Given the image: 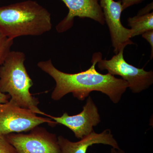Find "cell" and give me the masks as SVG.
Instances as JSON below:
<instances>
[{
    "label": "cell",
    "instance_id": "14",
    "mask_svg": "<svg viewBox=\"0 0 153 153\" xmlns=\"http://www.w3.org/2000/svg\"><path fill=\"white\" fill-rule=\"evenodd\" d=\"M143 38H145L149 43L151 46V59L153 57V30H149L142 35Z\"/></svg>",
    "mask_w": 153,
    "mask_h": 153
},
{
    "label": "cell",
    "instance_id": "10",
    "mask_svg": "<svg viewBox=\"0 0 153 153\" xmlns=\"http://www.w3.org/2000/svg\"><path fill=\"white\" fill-rule=\"evenodd\" d=\"M57 140L60 153H86L91 146L99 144L108 145L117 149H121L109 129L100 133L93 131L76 142L70 141L62 136L57 137Z\"/></svg>",
    "mask_w": 153,
    "mask_h": 153
},
{
    "label": "cell",
    "instance_id": "4",
    "mask_svg": "<svg viewBox=\"0 0 153 153\" xmlns=\"http://www.w3.org/2000/svg\"><path fill=\"white\" fill-rule=\"evenodd\" d=\"M122 49L110 60L100 59L97 62L98 68L101 71L106 70L111 75H119L128 82V88L134 93H139L146 90L153 83V71H146L129 64L123 56Z\"/></svg>",
    "mask_w": 153,
    "mask_h": 153
},
{
    "label": "cell",
    "instance_id": "8",
    "mask_svg": "<svg viewBox=\"0 0 153 153\" xmlns=\"http://www.w3.org/2000/svg\"><path fill=\"white\" fill-rule=\"evenodd\" d=\"M57 124L67 127L73 132L75 137L81 139L94 131V127L100 123L98 109L91 97L88 96L86 103L81 112L75 115L69 116L66 112L61 117H55L47 114Z\"/></svg>",
    "mask_w": 153,
    "mask_h": 153
},
{
    "label": "cell",
    "instance_id": "9",
    "mask_svg": "<svg viewBox=\"0 0 153 153\" xmlns=\"http://www.w3.org/2000/svg\"><path fill=\"white\" fill-rule=\"evenodd\" d=\"M68 9V15L56 26V30L61 33L73 26L74 18H89L101 25L105 23L100 0H61Z\"/></svg>",
    "mask_w": 153,
    "mask_h": 153
},
{
    "label": "cell",
    "instance_id": "1",
    "mask_svg": "<svg viewBox=\"0 0 153 153\" xmlns=\"http://www.w3.org/2000/svg\"><path fill=\"white\" fill-rule=\"evenodd\" d=\"M101 58V53L95 52L92 56L90 68L75 74L60 71L50 59L38 62V66L55 80L56 85L51 95L53 100H60L70 93L79 100H84L91 92L97 91L106 94L114 103H118L128 88V82L109 73L102 74L97 71L96 65Z\"/></svg>",
    "mask_w": 153,
    "mask_h": 153
},
{
    "label": "cell",
    "instance_id": "7",
    "mask_svg": "<svg viewBox=\"0 0 153 153\" xmlns=\"http://www.w3.org/2000/svg\"><path fill=\"white\" fill-rule=\"evenodd\" d=\"M105 19L109 29L114 52L117 54L128 45L134 44L131 40L132 31L125 27L121 22L123 12L121 2L114 0H100Z\"/></svg>",
    "mask_w": 153,
    "mask_h": 153
},
{
    "label": "cell",
    "instance_id": "17",
    "mask_svg": "<svg viewBox=\"0 0 153 153\" xmlns=\"http://www.w3.org/2000/svg\"><path fill=\"white\" fill-rule=\"evenodd\" d=\"M111 153H125L124 151L120 149H117L114 148H112L111 150Z\"/></svg>",
    "mask_w": 153,
    "mask_h": 153
},
{
    "label": "cell",
    "instance_id": "6",
    "mask_svg": "<svg viewBox=\"0 0 153 153\" xmlns=\"http://www.w3.org/2000/svg\"><path fill=\"white\" fill-rule=\"evenodd\" d=\"M5 136L18 153H60L56 135L38 126L28 134L11 133Z\"/></svg>",
    "mask_w": 153,
    "mask_h": 153
},
{
    "label": "cell",
    "instance_id": "13",
    "mask_svg": "<svg viewBox=\"0 0 153 153\" xmlns=\"http://www.w3.org/2000/svg\"><path fill=\"white\" fill-rule=\"evenodd\" d=\"M0 153H18L15 147L11 145L6 136L0 134Z\"/></svg>",
    "mask_w": 153,
    "mask_h": 153
},
{
    "label": "cell",
    "instance_id": "5",
    "mask_svg": "<svg viewBox=\"0 0 153 153\" xmlns=\"http://www.w3.org/2000/svg\"><path fill=\"white\" fill-rule=\"evenodd\" d=\"M52 126L56 122L38 117L31 110L17 105L11 100L0 105V134L6 135L14 133L30 131L41 124Z\"/></svg>",
    "mask_w": 153,
    "mask_h": 153
},
{
    "label": "cell",
    "instance_id": "11",
    "mask_svg": "<svg viewBox=\"0 0 153 153\" xmlns=\"http://www.w3.org/2000/svg\"><path fill=\"white\" fill-rule=\"evenodd\" d=\"M128 26L131 27L132 38L142 35L144 33L153 30V13L138 14L128 19Z\"/></svg>",
    "mask_w": 153,
    "mask_h": 153
},
{
    "label": "cell",
    "instance_id": "2",
    "mask_svg": "<svg viewBox=\"0 0 153 153\" xmlns=\"http://www.w3.org/2000/svg\"><path fill=\"white\" fill-rule=\"evenodd\" d=\"M52 27L51 14L35 1L0 7V31L10 39L41 36L50 31Z\"/></svg>",
    "mask_w": 153,
    "mask_h": 153
},
{
    "label": "cell",
    "instance_id": "12",
    "mask_svg": "<svg viewBox=\"0 0 153 153\" xmlns=\"http://www.w3.org/2000/svg\"><path fill=\"white\" fill-rule=\"evenodd\" d=\"M13 44V40L10 39L0 31V66L3 64Z\"/></svg>",
    "mask_w": 153,
    "mask_h": 153
},
{
    "label": "cell",
    "instance_id": "3",
    "mask_svg": "<svg viewBox=\"0 0 153 153\" xmlns=\"http://www.w3.org/2000/svg\"><path fill=\"white\" fill-rule=\"evenodd\" d=\"M26 56L24 52L10 51L0 66V91L8 93L11 101L36 113L47 116L38 107V99L30 93L33 80L25 65Z\"/></svg>",
    "mask_w": 153,
    "mask_h": 153
},
{
    "label": "cell",
    "instance_id": "15",
    "mask_svg": "<svg viewBox=\"0 0 153 153\" xmlns=\"http://www.w3.org/2000/svg\"><path fill=\"white\" fill-rule=\"evenodd\" d=\"M120 1L121 2L122 10L123 11H124L131 6L139 4L144 0H120Z\"/></svg>",
    "mask_w": 153,
    "mask_h": 153
},
{
    "label": "cell",
    "instance_id": "16",
    "mask_svg": "<svg viewBox=\"0 0 153 153\" xmlns=\"http://www.w3.org/2000/svg\"><path fill=\"white\" fill-rule=\"evenodd\" d=\"M10 99V96L9 94L3 93L0 91V105L7 103Z\"/></svg>",
    "mask_w": 153,
    "mask_h": 153
}]
</instances>
